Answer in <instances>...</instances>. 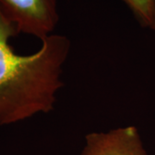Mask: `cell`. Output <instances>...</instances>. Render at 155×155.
<instances>
[{"label":"cell","mask_w":155,"mask_h":155,"mask_svg":"<svg viewBox=\"0 0 155 155\" xmlns=\"http://www.w3.org/2000/svg\"><path fill=\"white\" fill-rule=\"evenodd\" d=\"M18 35L0 11V126L22 122L54 109L63 86L61 75L71 41L52 34L41 40L36 52L20 55L10 39Z\"/></svg>","instance_id":"6da1fadb"},{"label":"cell","mask_w":155,"mask_h":155,"mask_svg":"<svg viewBox=\"0 0 155 155\" xmlns=\"http://www.w3.org/2000/svg\"><path fill=\"white\" fill-rule=\"evenodd\" d=\"M0 11L17 33L41 41L54 34L59 22L57 0H0Z\"/></svg>","instance_id":"7a4b0ae2"},{"label":"cell","mask_w":155,"mask_h":155,"mask_svg":"<svg viewBox=\"0 0 155 155\" xmlns=\"http://www.w3.org/2000/svg\"><path fill=\"white\" fill-rule=\"evenodd\" d=\"M80 155L148 154L138 128L129 125L87 134Z\"/></svg>","instance_id":"3957f363"},{"label":"cell","mask_w":155,"mask_h":155,"mask_svg":"<svg viewBox=\"0 0 155 155\" xmlns=\"http://www.w3.org/2000/svg\"><path fill=\"white\" fill-rule=\"evenodd\" d=\"M140 25L149 28L153 19V0H122Z\"/></svg>","instance_id":"277c9868"},{"label":"cell","mask_w":155,"mask_h":155,"mask_svg":"<svg viewBox=\"0 0 155 155\" xmlns=\"http://www.w3.org/2000/svg\"><path fill=\"white\" fill-rule=\"evenodd\" d=\"M150 28L153 30L155 32V0H153V19H152V23Z\"/></svg>","instance_id":"5b68a950"}]
</instances>
